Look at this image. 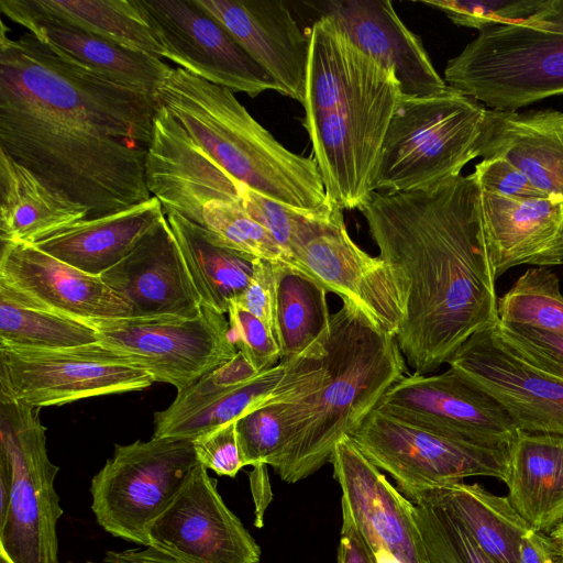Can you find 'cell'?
Returning <instances> with one entry per match:
<instances>
[{
	"label": "cell",
	"mask_w": 563,
	"mask_h": 563,
	"mask_svg": "<svg viewBox=\"0 0 563 563\" xmlns=\"http://www.w3.org/2000/svg\"><path fill=\"white\" fill-rule=\"evenodd\" d=\"M0 34V148L88 210L152 198L145 161L155 98L87 69L37 40Z\"/></svg>",
	"instance_id": "1"
},
{
	"label": "cell",
	"mask_w": 563,
	"mask_h": 563,
	"mask_svg": "<svg viewBox=\"0 0 563 563\" xmlns=\"http://www.w3.org/2000/svg\"><path fill=\"white\" fill-rule=\"evenodd\" d=\"M358 210L402 295L396 340L413 374L437 371L472 335L497 324L496 277L473 174L422 190L372 192Z\"/></svg>",
	"instance_id": "2"
},
{
	"label": "cell",
	"mask_w": 563,
	"mask_h": 563,
	"mask_svg": "<svg viewBox=\"0 0 563 563\" xmlns=\"http://www.w3.org/2000/svg\"><path fill=\"white\" fill-rule=\"evenodd\" d=\"M342 301L325 333L300 354L280 360L283 378L255 405H273L279 413L285 443L272 467L289 484L329 463L336 443L407 374L396 338L353 302Z\"/></svg>",
	"instance_id": "3"
},
{
	"label": "cell",
	"mask_w": 563,
	"mask_h": 563,
	"mask_svg": "<svg viewBox=\"0 0 563 563\" xmlns=\"http://www.w3.org/2000/svg\"><path fill=\"white\" fill-rule=\"evenodd\" d=\"M302 106L324 190L340 209H360L372 195L380 150L401 98L393 71L358 49L329 16L309 31Z\"/></svg>",
	"instance_id": "4"
},
{
	"label": "cell",
	"mask_w": 563,
	"mask_h": 563,
	"mask_svg": "<svg viewBox=\"0 0 563 563\" xmlns=\"http://www.w3.org/2000/svg\"><path fill=\"white\" fill-rule=\"evenodd\" d=\"M154 98L190 148L241 185L299 210L335 207L314 158L284 147L229 89L173 67Z\"/></svg>",
	"instance_id": "5"
},
{
	"label": "cell",
	"mask_w": 563,
	"mask_h": 563,
	"mask_svg": "<svg viewBox=\"0 0 563 563\" xmlns=\"http://www.w3.org/2000/svg\"><path fill=\"white\" fill-rule=\"evenodd\" d=\"M487 108L452 87L437 96L400 98L384 137L373 192L422 190L461 175L477 157Z\"/></svg>",
	"instance_id": "6"
},
{
	"label": "cell",
	"mask_w": 563,
	"mask_h": 563,
	"mask_svg": "<svg viewBox=\"0 0 563 563\" xmlns=\"http://www.w3.org/2000/svg\"><path fill=\"white\" fill-rule=\"evenodd\" d=\"M444 81L501 111L563 95V24L528 22L479 31L448 62Z\"/></svg>",
	"instance_id": "7"
},
{
	"label": "cell",
	"mask_w": 563,
	"mask_h": 563,
	"mask_svg": "<svg viewBox=\"0 0 563 563\" xmlns=\"http://www.w3.org/2000/svg\"><path fill=\"white\" fill-rule=\"evenodd\" d=\"M37 408L0 391V454L12 468L9 505L0 519V554L11 563H58L56 525L63 509Z\"/></svg>",
	"instance_id": "8"
},
{
	"label": "cell",
	"mask_w": 563,
	"mask_h": 563,
	"mask_svg": "<svg viewBox=\"0 0 563 563\" xmlns=\"http://www.w3.org/2000/svg\"><path fill=\"white\" fill-rule=\"evenodd\" d=\"M194 442L175 438L115 444L92 477L91 509L109 533L148 545L147 529L199 465Z\"/></svg>",
	"instance_id": "9"
},
{
	"label": "cell",
	"mask_w": 563,
	"mask_h": 563,
	"mask_svg": "<svg viewBox=\"0 0 563 563\" xmlns=\"http://www.w3.org/2000/svg\"><path fill=\"white\" fill-rule=\"evenodd\" d=\"M411 501L419 494L468 477L505 482L508 450L456 441L374 409L349 435Z\"/></svg>",
	"instance_id": "10"
},
{
	"label": "cell",
	"mask_w": 563,
	"mask_h": 563,
	"mask_svg": "<svg viewBox=\"0 0 563 563\" xmlns=\"http://www.w3.org/2000/svg\"><path fill=\"white\" fill-rule=\"evenodd\" d=\"M153 383L145 368L99 341L57 350L0 347V391L34 408L140 391Z\"/></svg>",
	"instance_id": "11"
},
{
	"label": "cell",
	"mask_w": 563,
	"mask_h": 563,
	"mask_svg": "<svg viewBox=\"0 0 563 563\" xmlns=\"http://www.w3.org/2000/svg\"><path fill=\"white\" fill-rule=\"evenodd\" d=\"M290 258L302 275L353 302L396 338L406 316L399 286L379 256L351 239L342 209L335 206L309 217L291 244Z\"/></svg>",
	"instance_id": "12"
},
{
	"label": "cell",
	"mask_w": 563,
	"mask_h": 563,
	"mask_svg": "<svg viewBox=\"0 0 563 563\" xmlns=\"http://www.w3.org/2000/svg\"><path fill=\"white\" fill-rule=\"evenodd\" d=\"M98 341L183 390L238 353L229 319L202 305L192 319L124 318L91 323Z\"/></svg>",
	"instance_id": "13"
},
{
	"label": "cell",
	"mask_w": 563,
	"mask_h": 563,
	"mask_svg": "<svg viewBox=\"0 0 563 563\" xmlns=\"http://www.w3.org/2000/svg\"><path fill=\"white\" fill-rule=\"evenodd\" d=\"M376 409L456 441L508 450L517 428L503 407L454 367L434 375H406Z\"/></svg>",
	"instance_id": "14"
},
{
	"label": "cell",
	"mask_w": 563,
	"mask_h": 563,
	"mask_svg": "<svg viewBox=\"0 0 563 563\" xmlns=\"http://www.w3.org/2000/svg\"><path fill=\"white\" fill-rule=\"evenodd\" d=\"M164 47V58L232 92L254 98L267 90L285 95L231 34L194 0H140Z\"/></svg>",
	"instance_id": "15"
},
{
	"label": "cell",
	"mask_w": 563,
	"mask_h": 563,
	"mask_svg": "<svg viewBox=\"0 0 563 563\" xmlns=\"http://www.w3.org/2000/svg\"><path fill=\"white\" fill-rule=\"evenodd\" d=\"M448 364L493 397L518 431L563 437V379L523 360L496 325L472 335Z\"/></svg>",
	"instance_id": "16"
},
{
	"label": "cell",
	"mask_w": 563,
	"mask_h": 563,
	"mask_svg": "<svg viewBox=\"0 0 563 563\" xmlns=\"http://www.w3.org/2000/svg\"><path fill=\"white\" fill-rule=\"evenodd\" d=\"M148 545L180 563H260L261 549L199 464L147 529Z\"/></svg>",
	"instance_id": "17"
},
{
	"label": "cell",
	"mask_w": 563,
	"mask_h": 563,
	"mask_svg": "<svg viewBox=\"0 0 563 563\" xmlns=\"http://www.w3.org/2000/svg\"><path fill=\"white\" fill-rule=\"evenodd\" d=\"M330 463L345 508L376 563H426L412 501L399 493L346 435Z\"/></svg>",
	"instance_id": "18"
},
{
	"label": "cell",
	"mask_w": 563,
	"mask_h": 563,
	"mask_svg": "<svg viewBox=\"0 0 563 563\" xmlns=\"http://www.w3.org/2000/svg\"><path fill=\"white\" fill-rule=\"evenodd\" d=\"M0 295L22 306L89 324L132 318V311L100 278L33 244L2 242Z\"/></svg>",
	"instance_id": "19"
},
{
	"label": "cell",
	"mask_w": 563,
	"mask_h": 563,
	"mask_svg": "<svg viewBox=\"0 0 563 563\" xmlns=\"http://www.w3.org/2000/svg\"><path fill=\"white\" fill-rule=\"evenodd\" d=\"M100 278L132 318L192 319L203 305L166 217Z\"/></svg>",
	"instance_id": "20"
},
{
	"label": "cell",
	"mask_w": 563,
	"mask_h": 563,
	"mask_svg": "<svg viewBox=\"0 0 563 563\" xmlns=\"http://www.w3.org/2000/svg\"><path fill=\"white\" fill-rule=\"evenodd\" d=\"M214 18L285 91L305 98L310 36L283 1L194 0Z\"/></svg>",
	"instance_id": "21"
},
{
	"label": "cell",
	"mask_w": 563,
	"mask_h": 563,
	"mask_svg": "<svg viewBox=\"0 0 563 563\" xmlns=\"http://www.w3.org/2000/svg\"><path fill=\"white\" fill-rule=\"evenodd\" d=\"M321 12L358 49L395 74L401 98L432 97L448 89L420 37L404 24L390 1H328L321 3Z\"/></svg>",
	"instance_id": "22"
},
{
	"label": "cell",
	"mask_w": 563,
	"mask_h": 563,
	"mask_svg": "<svg viewBox=\"0 0 563 563\" xmlns=\"http://www.w3.org/2000/svg\"><path fill=\"white\" fill-rule=\"evenodd\" d=\"M0 9L60 56L153 97L173 68L157 56L122 47L52 14L36 0H0Z\"/></svg>",
	"instance_id": "23"
},
{
	"label": "cell",
	"mask_w": 563,
	"mask_h": 563,
	"mask_svg": "<svg viewBox=\"0 0 563 563\" xmlns=\"http://www.w3.org/2000/svg\"><path fill=\"white\" fill-rule=\"evenodd\" d=\"M476 155L506 159L545 195L563 200V112L487 109Z\"/></svg>",
	"instance_id": "24"
},
{
	"label": "cell",
	"mask_w": 563,
	"mask_h": 563,
	"mask_svg": "<svg viewBox=\"0 0 563 563\" xmlns=\"http://www.w3.org/2000/svg\"><path fill=\"white\" fill-rule=\"evenodd\" d=\"M164 217L162 203L152 196L119 212L78 221L33 245L85 273L100 276L121 262Z\"/></svg>",
	"instance_id": "25"
},
{
	"label": "cell",
	"mask_w": 563,
	"mask_h": 563,
	"mask_svg": "<svg viewBox=\"0 0 563 563\" xmlns=\"http://www.w3.org/2000/svg\"><path fill=\"white\" fill-rule=\"evenodd\" d=\"M481 209L496 279L515 266L531 265L563 227V200L554 197L512 199L481 189Z\"/></svg>",
	"instance_id": "26"
},
{
	"label": "cell",
	"mask_w": 563,
	"mask_h": 563,
	"mask_svg": "<svg viewBox=\"0 0 563 563\" xmlns=\"http://www.w3.org/2000/svg\"><path fill=\"white\" fill-rule=\"evenodd\" d=\"M504 483L519 515L550 534L563 522V437L518 431Z\"/></svg>",
	"instance_id": "27"
},
{
	"label": "cell",
	"mask_w": 563,
	"mask_h": 563,
	"mask_svg": "<svg viewBox=\"0 0 563 563\" xmlns=\"http://www.w3.org/2000/svg\"><path fill=\"white\" fill-rule=\"evenodd\" d=\"M87 217L85 206L49 187L0 148L1 242L35 244Z\"/></svg>",
	"instance_id": "28"
},
{
	"label": "cell",
	"mask_w": 563,
	"mask_h": 563,
	"mask_svg": "<svg viewBox=\"0 0 563 563\" xmlns=\"http://www.w3.org/2000/svg\"><path fill=\"white\" fill-rule=\"evenodd\" d=\"M166 218L202 303L228 313L250 283L255 258L223 246L205 228L178 213Z\"/></svg>",
	"instance_id": "29"
},
{
	"label": "cell",
	"mask_w": 563,
	"mask_h": 563,
	"mask_svg": "<svg viewBox=\"0 0 563 563\" xmlns=\"http://www.w3.org/2000/svg\"><path fill=\"white\" fill-rule=\"evenodd\" d=\"M285 364L261 372L254 378L227 389L197 397L177 395L164 410L154 413V438L196 439L238 420L269 395L285 373Z\"/></svg>",
	"instance_id": "30"
},
{
	"label": "cell",
	"mask_w": 563,
	"mask_h": 563,
	"mask_svg": "<svg viewBox=\"0 0 563 563\" xmlns=\"http://www.w3.org/2000/svg\"><path fill=\"white\" fill-rule=\"evenodd\" d=\"M421 494L430 495L446 506L478 547L497 563H518L520 541L532 527L512 507L507 496L495 495L477 483L464 482Z\"/></svg>",
	"instance_id": "31"
},
{
	"label": "cell",
	"mask_w": 563,
	"mask_h": 563,
	"mask_svg": "<svg viewBox=\"0 0 563 563\" xmlns=\"http://www.w3.org/2000/svg\"><path fill=\"white\" fill-rule=\"evenodd\" d=\"M46 11L122 47L164 58L140 0H36Z\"/></svg>",
	"instance_id": "32"
},
{
	"label": "cell",
	"mask_w": 563,
	"mask_h": 563,
	"mask_svg": "<svg viewBox=\"0 0 563 563\" xmlns=\"http://www.w3.org/2000/svg\"><path fill=\"white\" fill-rule=\"evenodd\" d=\"M327 290L311 278L282 264L277 279L276 342L280 360L313 344L330 324Z\"/></svg>",
	"instance_id": "33"
},
{
	"label": "cell",
	"mask_w": 563,
	"mask_h": 563,
	"mask_svg": "<svg viewBox=\"0 0 563 563\" xmlns=\"http://www.w3.org/2000/svg\"><path fill=\"white\" fill-rule=\"evenodd\" d=\"M98 342L91 324L22 306L0 295V347L57 350Z\"/></svg>",
	"instance_id": "34"
},
{
	"label": "cell",
	"mask_w": 563,
	"mask_h": 563,
	"mask_svg": "<svg viewBox=\"0 0 563 563\" xmlns=\"http://www.w3.org/2000/svg\"><path fill=\"white\" fill-rule=\"evenodd\" d=\"M498 320L563 334V294L548 267L527 269L498 299Z\"/></svg>",
	"instance_id": "35"
},
{
	"label": "cell",
	"mask_w": 563,
	"mask_h": 563,
	"mask_svg": "<svg viewBox=\"0 0 563 563\" xmlns=\"http://www.w3.org/2000/svg\"><path fill=\"white\" fill-rule=\"evenodd\" d=\"M412 503L426 563H497L441 501L421 494Z\"/></svg>",
	"instance_id": "36"
},
{
	"label": "cell",
	"mask_w": 563,
	"mask_h": 563,
	"mask_svg": "<svg viewBox=\"0 0 563 563\" xmlns=\"http://www.w3.org/2000/svg\"><path fill=\"white\" fill-rule=\"evenodd\" d=\"M198 224L223 246L253 258L283 263L299 272L271 232L249 216L241 202L206 203Z\"/></svg>",
	"instance_id": "37"
},
{
	"label": "cell",
	"mask_w": 563,
	"mask_h": 563,
	"mask_svg": "<svg viewBox=\"0 0 563 563\" xmlns=\"http://www.w3.org/2000/svg\"><path fill=\"white\" fill-rule=\"evenodd\" d=\"M456 25L479 31L503 24L539 22L553 0H421Z\"/></svg>",
	"instance_id": "38"
},
{
	"label": "cell",
	"mask_w": 563,
	"mask_h": 563,
	"mask_svg": "<svg viewBox=\"0 0 563 563\" xmlns=\"http://www.w3.org/2000/svg\"><path fill=\"white\" fill-rule=\"evenodd\" d=\"M235 427L244 466H272L285 443L277 409L273 405H257L241 416Z\"/></svg>",
	"instance_id": "39"
},
{
	"label": "cell",
	"mask_w": 563,
	"mask_h": 563,
	"mask_svg": "<svg viewBox=\"0 0 563 563\" xmlns=\"http://www.w3.org/2000/svg\"><path fill=\"white\" fill-rule=\"evenodd\" d=\"M496 327L504 340L523 360L563 379V334L499 320Z\"/></svg>",
	"instance_id": "40"
},
{
	"label": "cell",
	"mask_w": 563,
	"mask_h": 563,
	"mask_svg": "<svg viewBox=\"0 0 563 563\" xmlns=\"http://www.w3.org/2000/svg\"><path fill=\"white\" fill-rule=\"evenodd\" d=\"M240 202L249 216L271 232L289 258L291 244L301 225L313 213L323 212L288 207L245 186L241 188Z\"/></svg>",
	"instance_id": "41"
},
{
	"label": "cell",
	"mask_w": 563,
	"mask_h": 563,
	"mask_svg": "<svg viewBox=\"0 0 563 563\" xmlns=\"http://www.w3.org/2000/svg\"><path fill=\"white\" fill-rule=\"evenodd\" d=\"M233 341L257 372H264L280 360V351L269 328L257 317L231 303L228 310Z\"/></svg>",
	"instance_id": "42"
},
{
	"label": "cell",
	"mask_w": 563,
	"mask_h": 563,
	"mask_svg": "<svg viewBox=\"0 0 563 563\" xmlns=\"http://www.w3.org/2000/svg\"><path fill=\"white\" fill-rule=\"evenodd\" d=\"M282 264L255 258L249 285L232 302L261 319L269 328L275 340L277 279Z\"/></svg>",
	"instance_id": "43"
},
{
	"label": "cell",
	"mask_w": 563,
	"mask_h": 563,
	"mask_svg": "<svg viewBox=\"0 0 563 563\" xmlns=\"http://www.w3.org/2000/svg\"><path fill=\"white\" fill-rule=\"evenodd\" d=\"M475 176L483 191L512 199L548 198L516 166L503 158L483 159L475 166Z\"/></svg>",
	"instance_id": "44"
},
{
	"label": "cell",
	"mask_w": 563,
	"mask_h": 563,
	"mask_svg": "<svg viewBox=\"0 0 563 563\" xmlns=\"http://www.w3.org/2000/svg\"><path fill=\"white\" fill-rule=\"evenodd\" d=\"M235 424L236 420L192 441L199 463L221 476L234 477L244 467Z\"/></svg>",
	"instance_id": "45"
},
{
	"label": "cell",
	"mask_w": 563,
	"mask_h": 563,
	"mask_svg": "<svg viewBox=\"0 0 563 563\" xmlns=\"http://www.w3.org/2000/svg\"><path fill=\"white\" fill-rule=\"evenodd\" d=\"M258 374L260 372L238 351L235 356L229 362L206 374L191 386L177 391V395L185 397L206 395L241 385Z\"/></svg>",
	"instance_id": "46"
},
{
	"label": "cell",
	"mask_w": 563,
	"mask_h": 563,
	"mask_svg": "<svg viewBox=\"0 0 563 563\" xmlns=\"http://www.w3.org/2000/svg\"><path fill=\"white\" fill-rule=\"evenodd\" d=\"M518 563H563V550L550 534L532 528L520 541Z\"/></svg>",
	"instance_id": "47"
},
{
	"label": "cell",
	"mask_w": 563,
	"mask_h": 563,
	"mask_svg": "<svg viewBox=\"0 0 563 563\" xmlns=\"http://www.w3.org/2000/svg\"><path fill=\"white\" fill-rule=\"evenodd\" d=\"M336 563H376L367 542L357 530L349 511L343 507Z\"/></svg>",
	"instance_id": "48"
},
{
	"label": "cell",
	"mask_w": 563,
	"mask_h": 563,
	"mask_svg": "<svg viewBox=\"0 0 563 563\" xmlns=\"http://www.w3.org/2000/svg\"><path fill=\"white\" fill-rule=\"evenodd\" d=\"M71 563V562H69ZM85 563H180L161 550L147 545L123 551H108L100 561Z\"/></svg>",
	"instance_id": "49"
},
{
	"label": "cell",
	"mask_w": 563,
	"mask_h": 563,
	"mask_svg": "<svg viewBox=\"0 0 563 563\" xmlns=\"http://www.w3.org/2000/svg\"><path fill=\"white\" fill-rule=\"evenodd\" d=\"M250 484L256 506V526L262 527L263 514L272 497L266 465L253 466Z\"/></svg>",
	"instance_id": "50"
},
{
	"label": "cell",
	"mask_w": 563,
	"mask_h": 563,
	"mask_svg": "<svg viewBox=\"0 0 563 563\" xmlns=\"http://www.w3.org/2000/svg\"><path fill=\"white\" fill-rule=\"evenodd\" d=\"M531 265L542 267L563 265V227L552 245L545 252L534 258Z\"/></svg>",
	"instance_id": "51"
},
{
	"label": "cell",
	"mask_w": 563,
	"mask_h": 563,
	"mask_svg": "<svg viewBox=\"0 0 563 563\" xmlns=\"http://www.w3.org/2000/svg\"><path fill=\"white\" fill-rule=\"evenodd\" d=\"M539 22L563 24V0H553L551 10Z\"/></svg>",
	"instance_id": "52"
},
{
	"label": "cell",
	"mask_w": 563,
	"mask_h": 563,
	"mask_svg": "<svg viewBox=\"0 0 563 563\" xmlns=\"http://www.w3.org/2000/svg\"><path fill=\"white\" fill-rule=\"evenodd\" d=\"M550 536L552 539L560 545V548L563 550V522L555 528Z\"/></svg>",
	"instance_id": "53"
},
{
	"label": "cell",
	"mask_w": 563,
	"mask_h": 563,
	"mask_svg": "<svg viewBox=\"0 0 563 563\" xmlns=\"http://www.w3.org/2000/svg\"><path fill=\"white\" fill-rule=\"evenodd\" d=\"M0 563H11L4 555L0 554Z\"/></svg>",
	"instance_id": "54"
}]
</instances>
